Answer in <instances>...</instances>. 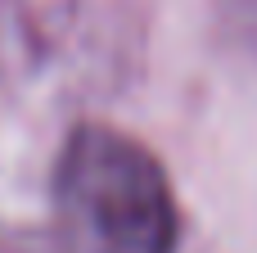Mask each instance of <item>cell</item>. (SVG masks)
<instances>
[{"instance_id":"obj_1","label":"cell","mask_w":257,"mask_h":253,"mask_svg":"<svg viewBox=\"0 0 257 253\" xmlns=\"http://www.w3.org/2000/svg\"><path fill=\"white\" fill-rule=\"evenodd\" d=\"M54 217L68 253H176L181 217L163 163L126 131L81 122L54 163Z\"/></svg>"},{"instance_id":"obj_2","label":"cell","mask_w":257,"mask_h":253,"mask_svg":"<svg viewBox=\"0 0 257 253\" xmlns=\"http://www.w3.org/2000/svg\"><path fill=\"white\" fill-rule=\"evenodd\" d=\"M81 0H0V72H41L72 36Z\"/></svg>"}]
</instances>
